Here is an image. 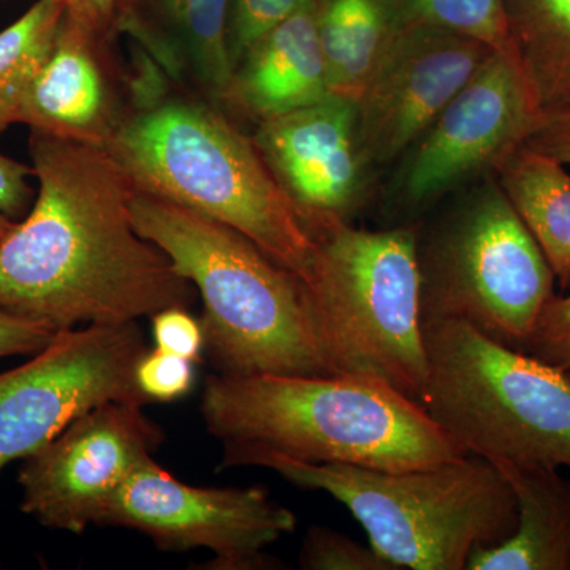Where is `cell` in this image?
Here are the masks:
<instances>
[{
	"mask_svg": "<svg viewBox=\"0 0 570 570\" xmlns=\"http://www.w3.org/2000/svg\"><path fill=\"white\" fill-rule=\"evenodd\" d=\"M39 194L0 245V309L62 330L193 305L195 287L135 230L134 184L105 146L31 134Z\"/></svg>",
	"mask_w": 570,
	"mask_h": 570,
	"instance_id": "6da1fadb",
	"label": "cell"
},
{
	"mask_svg": "<svg viewBox=\"0 0 570 570\" xmlns=\"http://www.w3.org/2000/svg\"><path fill=\"white\" fill-rule=\"evenodd\" d=\"M202 415L224 449L306 463L403 471L469 455L417 401L367 377L209 376Z\"/></svg>",
	"mask_w": 570,
	"mask_h": 570,
	"instance_id": "7a4b0ae2",
	"label": "cell"
},
{
	"mask_svg": "<svg viewBox=\"0 0 570 570\" xmlns=\"http://www.w3.org/2000/svg\"><path fill=\"white\" fill-rule=\"evenodd\" d=\"M130 213L138 235L200 294L205 351L220 373L335 376L302 277L204 214L140 193Z\"/></svg>",
	"mask_w": 570,
	"mask_h": 570,
	"instance_id": "3957f363",
	"label": "cell"
},
{
	"mask_svg": "<svg viewBox=\"0 0 570 570\" xmlns=\"http://www.w3.org/2000/svg\"><path fill=\"white\" fill-rule=\"evenodd\" d=\"M275 471L303 490L346 505L370 547L396 570H464L472 553L510 538L519 512L513 491L475 455L436 466L385 471L306 463L258 449H224L223 468Z\"/></svg>",
	"mask_w": 570,
	"mask_h": 570,
	"instance_id": "277c9868",
	"label": "cell"
},
{
	"mask_svg": "<svg viewBox=\"0 0 570 570\" xmlns=\"http://www.w3.org/2000/svg\"><path fill=\"white\" fill-rule=\"evenodd\" d=\"M105 148L135 190L228 225L302 277L313 235L257 146L208 105L164 102L118 124Z\"/></svg>",
	"mask_w": 570,
	"mask_h": 570,
	"instance_id": "5b68a950",
	"label": "cell"
},
{
	"mask_svg": "<svg viewBox=\"0 0 570 570\" xmlns=\"http://www.w3.org/2000/svg\"><path fill=\"white\" fill-rule=\"evenodd\" d=\"M306 225L316 249L305 285L333 374L374 379L420 404L426 348L419 225L366 230L343 217Z\"/></svg>",
	"mask_w": 570,
	"mask_h": 570,
	"instance_id": "8992f818",
	"label": "cell"
},
{
	"mask_svg": "<svg viewBox=\"0 0 570 570\" xmlns=\"http://www.w3.org/2000/svg\"><path fill=\"white\" fill-rule=\"evenodd\" d=\"M420 406L469 455L570 471V373L459 321L423 325Z\"/></svg>",
	"mask_w": 570,
	"mask_h": 570,
	"instance_id": "52a82bcc",
	"label": "cell"
},
{
	"mask_svg": "<svg viewBox=\"0 0 570 570\" xmlns=\"http://www.w3.org/2000/svg\"><path fill=\"white\" fill-rule=\"evenodd\" d=\"M419 265L423 325L464 322L520 351L557 283L497 179L419 230Z\"/></svg>",
	"mask_w": 570,
	"mask_h": 570,
	"instance_id": "ba28073f",
	"label": "cell"
},
{
	"mask_svg": "<svg viewBox=\"0 0 570 570\" xmlns=\"http://www.w3.org/2000/svg\"><path fill=\"white\" fill-rule=\"evenodd\" d=\"M145 352L137 322L94 324L62 330L31 362L0 374V469L100 404H149L135 381Z\"/></svg>",
	"mask_w": 570,
	"mask_h": 570,
	"instance_id": "9c48e42d",
	"label": "cell"
},
{
	"mask_svg": "<svg viewBox=\"0 0 570 570\" xmlns=\"http://www.w3.org/2000/svg\"><path fill=\"white\" fill-rule=\"evenodd\" d=\"M96 527L141 532L164 551L212 550V569H281L264 551L295 531L296 517L262 487L187 485L151 456L122 483Z\"/></svg>",
	"mask_w": 570,
	"mask_h": 570,
	"instance_id": "30bf717a",
	"label": "cell"
},
{
	"mask_svg": "<svg viewBox=\"0 0 570 570\" xmlns=\"http://www.w3.org/2000/svg\"><path fill=\"white\" fill-rule=\"evenodd\" d=\"M542 111L515 52H491L401 157L397 202L423 212L468 179L497 170L527 142Z\"/></svg>",
	"mask_w": 570,
	"mask_h": 570,
	"instance_id": "8fae6325",
	"label": "cell"
},
{
	"mask_svg": "<svg viewBox=\"0 0 570 570\" xmlns=\"http://www.w3.org/2000/svg\"><path fill=\"white\" fill-rule=\"evenodd\" d=\"M164 442L141 404L108 401L24 459L21 510L50 530L82 534Z\"/></svg>",
	"mask_w": 570,
	"mask_h": 570,
	"instance_id": "7c38bea8",
	"label": "cell"
},
{
	"mask_svg": "<svg viewBox=\"0 0 570 570\" xmlns=\"http://www.w3.org/2000/svg\"><path fill=\"white\" fill-rule=\"evenodd\" d=\"M493 51L478 40L409 21L356 102L366 163L401 159Z\"/></svg>",
	"mask_w": 570,
	"mask_h": 570,
	"instance_id": "4fadbf2b",
	"label": "cell"
},
{
	"mask_svg": "<svg viewBox=\"0 0 570 570\" xmlns=\"http://www.w3.org/2000/svg\"><path fill=\"white\" fill-rule=\"evenodd\" d=\"M277 184L305 223L358 208L367 168L358 140L356 104L330 96L258 122L254 138Z\"/></svg>",
	"mask_w": 570,
	"mask_h": 570,
	"instance_id": "5bb4252c",
	"label": "cell"
},
{
	"mask_svg": "<svg viewBox=\"0 0 570 570\" xmlns=\"http://www.w3.org/2000/svg\"><path fill=\"white\" fill-rule=\"evenodd\" d=\"M96 33L66 13L47 61L33 78L18 122L36 132L105 146L116 124Z\"/></svg>",
	"mask_w": 570,
	"mask_h": 570,
	"instance_id": "9a60e30c",
	"label": "cell"
},
{
	"mask_svg": "<svg viewBox=\"0 0 570 570\" xmlns=\"http://www.w3.org/2000/svg\"><path fill=\"white\" fill-rule=\"evenodd\" d=\"M330 94L314 0H303L236 63L223 100L261 122Z\"/></svg>",
	"mask_w": 570,
	"mask_h": 570,
	"instance_id": "2e32d148",
	"label": "cell"
},
{
	"mask_svg": "<svg viewBox=\"0 0 570 570\" xmlns=\"http://www.w3.org/2000/svg\"><path fill=\"white\" fill-rule=\"evenodd\" d=\"M517 501L515 531L472 553L468 570H570V479L543 464L490 461Z\"/></svg>",
	"mask_w": 570,
	"mask_h": 570,
	"instance_id": "e0dca14e",
	"label": "cell"
},
{
	"mask_svg": "<svg viewBox=\"0 0 570 570\" xmlns=\"http://www.w3.org/2000/svg\"><path fill=\"white\" fill-rule=\"evenodd\" d=\"M330 91L358 102L409 18L400 0H314Z\"/></svg>",
	"mask_w": 570,
	"mask_h": 570,
	"instance_id": "ac0fdd59",
	"label": "cell"
},
{
	"mask_svg": "<svg viewBox=\"0 0 570 570\" xmlns=\"http://www.w3.org/2000/svg\"><path fill=\"white\" fill-rule=\"evenodd\" d=\"M497 181L535 242L562 291L570 288V171L521 145L498 165Z\"/></svg>",
	"mask_w": 570,
	"mask_h": 570,
	"instance_id": "d6986e66",
	"label": "cell"
},
{
	"mask_svg": "<svg viewBox=\"0 0 570 570\" xmlns=\"http://www.w3.org/2000/svg\"><path fill=\"white\" fill-rule=\"evenodd\" d=\"M510 40L543 111L570 105V0H504Z\"/></svg>",
	"mask_w": 570,
	"mask_h": 570,
	"instance_id": "ffe728a7",
	"label": "cell"
},
{
	"mask_svg": "<svg viewBox=\"0 0 570 570\" xmlns=\"http://www.w3.org/2000/svg\"><path fill=\"white\" fill-rule=\"evenodd\" d=\"M214 99L223 100L234 66L228 52L230 0H148Z\"/></svg>",
	"mask_w": 570,
	"mask_h": 570,
	"instance_id": "44dd1931",
	"label": "cell"
},
{
	"mask_svg": "<svg viewBox=\"0 0 570 570\" xmlns=\"http://www.w3.org/2000/svg\"><path fill=\"white\" fill-rule=\"evenodd\" d=\"M63 17L61 0H37L0 32V134L18 122L22 102L52 50Z\"/></svg>",
	"mask_w": 570,
	"mask_h": 570,
	"instance_id": "7402d4cb",
	"label": "cell"
},
{
	"mask_svg": "<svg viewBox=\"0 0 570 570\" xmlns=\"http://www.w3.org/2000/svg\"><path fill=\"white\" fill-rule=\"evenodd\" d=\"M409 21L513 51L504 0H400Z\"/></svg>",
	"mask_w": 570,
	"mask_h": 570,
	"instance_id": "603a6c76",
	"label": "cell"
},
{
	"mask_svg": "<svg viewBox=\"0 0 570 570\" xmlns=\"http://www.w3.org/2000/svg\"><path fill=\"white\" fill-rule=\"evenodd\" d=\"M298 562L305 570H396L376 550L325 527L306 532Z\"/></svg>",
	"mask_w": 570,
	"mask_h": 570,
	"instance_id": "cb8c5ba5",
	"label": "cell"
},
{
	"mask_svg": "<svg viewBox=\"0 0 570 570\" xmlns=\"http://www.w3.org/2000/svg\"><path fill=\"white\" fill-rule=\"evenodd\" d=\"M303 0H230L228 11V52L234 69L247 50L287 20Z\"/></svg>",
	"mask_w": 570,
	"mask_h": 570,
	"instance_id": "d4e9b609",
	"label": "cell"
},
{
	"mask_svg": "<svg viewBox=\"0 0 570 570\" xmlns=\"http://www.w3.org/2000/svg\"><path fill=\"white\" fill-rule=\"evenodd\" d=\"M195 363L168 352L146 351L135 370V381L148 403H171L194 387Z\"/></svg>",
	"mask_w": 570,
	"mask_h": 570,
	"instance_id": "484cf974",
	"label": "cell"
},
{
	"mask_svg": "<svg viewBox=\"0 0 570 570\" xmlns=\"http://www.w3.org/2000/svg\"><path fill=\"white\" fill-rule=\"evenodd\" d=\"M521 351L570 373V292L551 296Z\"/></svg>",
	"mask_w": 570,
	"mask_h": 570,
	"instance_id": "4316f807",
	"label": "cell"
},
{
	"mask_svg": "<svg viewBox=\"0 0 570 570\" xmlns=\"http://www.w3.org/2000/svg\"><path fill=\"white\" fill-rule=\"evenodd\" d=\"M153 335L157 348L198 363L205 352V335L200 322L187 307H167L153 316Z\"/></svg>",
	"mask_w": 570,
	"mask_h": 570,
	"instance_id": "83f0119b",
	"label": "cell"
},
{
	"mask_svg": "<svg viewBox=\"0 0 570 570\" xmlns=\"http://www.w3.org/2000/svg\"><path fill=\"white\" fill-rule=\"evenodd\" d=\"M58 333L51 326L0 309V358L39 354Z\"/></svg>",
	"mask_w": 570,
	"mask_h": 570,
	"instance_id": "f1b7e54d",
	"label": "cell"
},
{
	"mask_svg": "<svg viewBox=\"0 0 570 570\" xmlns=\"http://www.w3.org/2000/svg\"><path fill=\"white\" fill-rule=\"evenodd\" d=\"M524 145L564 165H570V105L542 111Z\"/></svg>",
	"mask_w": 570,
	"mask_h": 570,
	"instance_id": "f546056e",
	"label": "cell"
},
{
	"mask_svg": "<svg viewBox=\"0 0 570 570\" xmlns=\"http://www.w3.org/2000/svg\"><path fill=\"white\" fill-rule=\"evenodd\" d=\"M32 175V167L0 154V213L10 219H21L28 213L32 202L28 179Z\"/></svg>",
	"mask_w": 570,
	"mask_h": 570,
	"instance_id": "4dcf8cb0",
	"label": "cell"
},
{
	"mask_svg": "<svg viewBox=\"0 0 570 570\" xmlns=\"http://www.w3.org/2000/svg\"><path fill=\"white\" fill-rule=\"evenodd\" d=\"M66 13L100 36L111 24L119 0H61Z\"/></svg>",
	"mask_w": 570,
	"mask_h": 570,
	"instance_id": "1f68e13d",
	"label": "cell"
},
{
	"mask_svg": "<svg viewBox=\"0 0 570 570\" xmlns=\"http://www.w3.org/2000/svg\"><path fill=\"white\" fill-rule=\"evenodd\" d=\"M18 223H20V220L10 219L9 216L0 213V245H2V243L6 242L7 236H9L11 232L14 230V227H17Z\"/></svg>",
	"mask_w": 570,
	"mask_h": 570,
	"instance_id": "d6a6232c",
	"label": "cell"
}]
</instances>
